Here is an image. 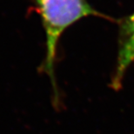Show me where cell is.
<instances>
[{
	"label": "cell",
	"mask_w": 134,
	"mask_h": 134,
	"mask_svg": "<svg viewBox=\"0 0 134 134\" xmlns=\"http://www.w3.org/2000/svg\"><path fill=\"white\" fill-rule=\"evenodd\" d=\"M119 52L111 87L119 90L128 67L134 62V13L125 18L119 25Z\"/></svg>",
	"instance_id": "obj_2"
},
{
	"label": "cell",
	"mask_w": 134,
	"mask_h": 134,
	"mask_svg": "<svg viewBox=\"0 0 134 134\" xmlns=\"http://www.w3.org/2000/svg\"><path fill=\"white\" fill-rule=\"evenodd\" d=\"M36 8L41 17L46 37V55L42 71L50 77L55 91L58 90L55 81V61L59 37L67 28L81 18L88 16L110 18L95 10L87 0H34Z\"/></svg>",
	"instance_id": "obj_1"
}]
</instances>
